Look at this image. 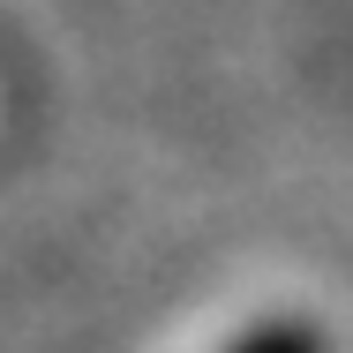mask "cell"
<instances>
[{"instance_id":"6da1fadb","label":"cell","mask_w":353,"mask_h":353,"mask_svg":"<svg viewBox=\"0 0 353 353\" xmlns=\"http://www.w3.org/2000/svg\"><path fill=\"white\" fill-rule=\"evenodd\" d=\"M225 353H331L316 316H256L248 331H233Z\"/></svg>"}]
</instances>
